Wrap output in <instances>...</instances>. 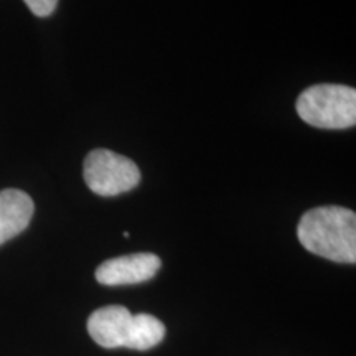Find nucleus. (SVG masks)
I'll return each mask as SVG.
<instances>
[{"label": "nucleus", "instance_id": "6", "mask_svg": "<svg viewBox=\"0 0 356 356\" xmlns=\"http://www.w3.org/2000/svg\"><path fill=\"white\" fill-rule=\"evenodd\" d=\"M33 200L22 190L0 191V246L19 236L32 221Z\"/></svg>", "mask_w": 356, "mask_h": 356}, {"label": "nucleus", "instance_id": "3", "mask_svg": "<svg viewBox=\"0 0 356 356\" xmlns=\"http://www.w3.org/2000/svg\"><path fill=\"white\" fill-rule=\"evenodd\" d=\"M297 114L318 129H348L356 124V91L343 84H315L296 102Z\"/></svg>", "mask_w": 356, "mask_h": 356}, {"label": "nucleus", "instance_id": "7", "mask_svg": "<svg viewBox=\"0 0 356 356\" xmlns=\"http://www.w3.org/2000/svg\"><path fill=\"white\" fill-rule=\"evenodd\" d=\"M30 12L37 17H48L55 12L58 0H24Z\"/></svg>", "mask_w": 356, "mask_h": 356}, {"label": "nucleus", "instance_id": "4", "mask_svg": "<svg viewBox=\"0 0 356 356\" xmlns=\"http://www.w3.org/2000/svg\"><path fill=\"white\" fill-rule=\"evenodd\" d=\"M83 177L88 188L99 197H118L140 184L136 162L108 149H95L88 154Z\"/></svg>", "mask_w": 356, "mask_h": 356}, {"label": "nucleus", "instance_id": "2", "mask_svg": "<svg viewBox=\"0 0 356 356\" xmlns=\"http://www.w3.org/2000/svg\"><path fill=\"white\" fill-rule=\"evenodd\" d=\"M88 332L102 348L145 351L165 338V325L149 314L132 315L122 305L97 309L88 320Z\"/></svg>", "mask_w": 356, "mask_h": 356}, {"label": "nucleus", "instance_id": "5", "mask_svg": "<svg viewBox=\"0 0 356 356\" xmlns=\"http://www.w3.org/2000/svg\"><path fill=\"white\" fill-rule=\"evenodd\" d=\"M162 261L152 252H137L104 261L96 269V280L102 286H132L147 282L159 273Z\"/></svg>", "mask_w": 356, "mask_h": 356}, {"label": "nucleus", "instance_id": "1", "mask_svg": "<svg viewBox=\"0 0 356 356\" xmlns=\"http://www.w3.org/2000/svg\"><path fill=\"white\" fill-rule=\"evenodd\" d=\"M299 241L307 251L333 262H356V215L343 207H318L302 216Z\"/></svg>", "mask_w": 356, "mask_h": 356}]
</instances>
